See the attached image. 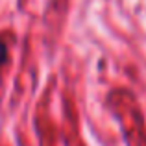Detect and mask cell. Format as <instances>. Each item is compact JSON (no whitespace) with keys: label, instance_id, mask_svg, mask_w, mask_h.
Here are the masks:
<instances>
[{"label":"cell","instance_id":"obj_1","mask_svg":"<svg viewBox=\"0 0 146 146\" xmlns=\"http://www.w3.org/2000/svg\"><path fill=\"white\" fill-rule=\"evenodd\" d=\"M6 57H7V48H6V44L0 41V65L6 61Z\"/></svg>","mask_w":146,"mask_h":146}]
</instances>
